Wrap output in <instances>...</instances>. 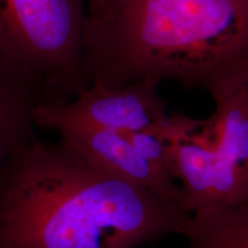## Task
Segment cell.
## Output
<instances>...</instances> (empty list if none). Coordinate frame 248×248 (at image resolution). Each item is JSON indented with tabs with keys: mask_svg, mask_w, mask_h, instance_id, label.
I'll return each mask as SVG.
<instances>
[{
	"mask_svg": "<svg viewBox=\"0 0 248 248\" xmlns=\"http://www.w3.org/2000/svg\"><path fill=\"white\" fill-rule=\"evenodd\" d=\"M191 218L60 141L32 139L0 167V248H136Z\"/></svg>",
	"mask_w": 248,
	"mask_h": 248,
	"instance_id": "6da1fadb",
	"label": "cell"
},
{
	"mask_svg": "<svg viewBox=\"0 0 248 248\" xmlns=\"http://www.w3.org/2000/svg\"><path fill=\"white\" fill-rule=\"evenodd\" d=\"M89 86L173 80L218 101L248 85V0H106L88 13Z\"/></svg>",
	"mask_w": 248,
	"mask_h": 248,
	"instance_id": "7a4b0ae2",
	"label": "cell"
},
{
	"mask_svg": "<svg viewBox=\"0 0 248 248\" xmlns=\"http://www.w3.org/2000/svg\"><path fill=\"white\" fill-rule=\"evenodd\" d=\"M85 0H0V55L35 75L46 105H62L88 89L83 47Z\"/></svg>",
	"mask_w": 248,
	"mask_h": 248,
	"instance_id": "3957f363",
	"label": "cell"
},
{
	"mask_svg": "<svg viewBox=\"0 0 248 248\" xmlns=\"http://www.w3.org/2000/svg\"><path fill=\"white\" fill-rule=\"evenodd\" d=\"M215 137L171 141L179 204L193 215L248 198V85L216 101Z\"/></svg>",
	"mask_w": 248,
	"mask_h": 248,
	"instance_id": "277c9868",
	"label": "cell"
},
{
	"mask_svg": "<svg viewBox=\"0 0 248 248\" xmlns=\"http://www.w3.org/2000/svg\"><path fill=\"white\" fill-rule=\"evenodd\" d=\"M159 80L144 79L119 88L89 86L73 100L37 108V128L61 132L88 129L129 132L151 129L169 116Z\"/></svg>",
	"mask_w": 248,
	"mask_h": 248,
	"instance_id": "5b68a950",
	"label": "cell"
},
{
	"mask_svg": "<svg viewBox=\"0 0 248 248\" xmlns=\"http://www.w3.org/2000/svg\"><path fill=\"white\" fill-rule=\"evenodd\" d=\"M59 136V141L99 168L181 207L177 181L145 159L122 133L75 129L64 130Z\"/></svg>",
	"mask_w": 248,
	"mask_h": 248,
	"instance_id": "8992f818",
	"label": "cell"
},
{
	"mask_svg": "<svg viewBox=\"0 0 248 248\" xmlns=\"http://www.w3.org/2000/svg\"><path fill=\"white\" fill-rule=\"evenodd\" d=\"M46 104L43 83L0 55V167L17 148L37 138L35 114Z\"/></svg>",
	"mask_w": 248,
	"mask_h": 248,
	"instance_id": "52a82bcc",
	"label": "cell"
},
{
	"mask_svg": "<svg viewBox=\"0 0 248 248\" xmlns=\"http://www.w3.org/2000/svg\"><path fill=\"white\" fill-rule=\"evenodd\" d=\"M184 248H248V198L192 215Z\"/></svg>",
	"mask_w": 248,
	"mask_h": 248,
	"instance_id": "ba28073f",
	"label": "cell"
},
{
	"mask_svg": "<svg viewBox=\"0 0 248 248\" xmlns=\"http://www.w3.org/2000/svg\"><path fill=\"white\" fill-rule=\"evenodd\" d=\"M120 133L137 148L145 159L176 179L172 145L163 133L155 128Z\"/></svg>",
	"mask_w": 248,
	"mask_h": 248,
	"instance_id": "9c48e42d",
	"label": "cell"
},
{
	"mask_svg": "<svg viewBox=\"0 0 248 248\" xmlns=\"http://www.w3.org/2000/svg\"><path fill=\"white\" fill-rule=\"evenodd\" d=\"M86 4H88V13L93 11H97L99 7H101L102 5L105 4L106 0H85Z\"/></svg>",
	"mask_w": 248,
	"mask_h": 248,
	"instance_id": "30bf717a",
	"label": "cell"
}]
</instances>
